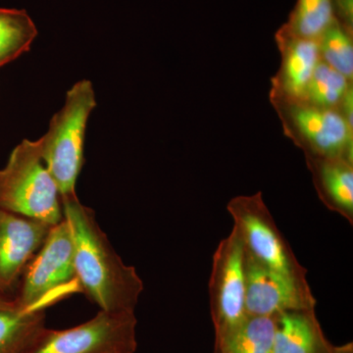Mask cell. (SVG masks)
<instances>
[{
	"label": "cell",
	"mask_w": 353,
	"mask_h": 353,
	"mask_svg": "<svg viewBox=\"0 0 353 353\" xmlns=\"http://www.w3.org/2000/svg\"><path fill=\"white\" fill-rule=\"evenodd\" d=\"M71 230L74 263L81 292L108 313H136L143 282L134 267L123 262L97 223L94 211L76 192L62 196Z\"/></svg>",
	"instance_id": "obj_1"
},
{
	"label": "cell",
	"mask_w": 353,
	"mask_h": 353,
	"mask_svg": "<svg viewBox=\"0 0 353 353\" xmlns=\"http://www.w3.org/2000/svg\"><path fill=\"white\" fill-rule=\"evenodd\" d=\"M97 108L94 85L88 80L72 85L64 105L51 119L48 132L39 139L46 168L57 183L61 197L76 192L82 171L85 131Z\"/></svg>",
	"instance_id": "obj_2"
},
{
	"label": "cell",
	"mask_w": 353,
	"mask_h": 353,
	"mask_svg": "<svg viewBox=\"0 0 353 353\" xmlns=\"http://www.w3.org/2000/svg\"><path fill=\"white\" fill-rule=\"evenodd\" d=\"M0 208L51 226L64 219L61 194L44 164L39 139L21 141L0 170Z\"/></svg>",
	"instance_id": "obj_3"
},
{
	"label": "cell",
	"mask_w": 353,
	"mask_h": 353,
	"mask_svg": "<svg viewBox=\"0 0 353 353\" xmlns=\"http://www.w3.org/2000/svg\"><path fill=\"white\" fill-rule=\"evenodd\" d=\"M77 292H81V288L74 263L73 239L64 218L51 227L23 273L11 301L23 310L46 311Z\"/></svg>",
	"instance_id": "obj_4"
},
{
	"label": "cell",
	"mask_w": 353,
	"mask_h": 353,
	"mask_svg": "<svg viewBox=\"0 0 353 353\" xmlns=\"http://www.w3.org/2000/svg\"><path fill=\"white\" fill-rule=\"evenodd\" d=\"M285 136L303 150L304 157L353 162V127L339 111L304 101L270 99Z\"/></svg>",
	"instance_id": "obj_5"
},
{
	"label": "cell",
	"mask_w": 353,
	"mask_h": 353,
	"mask_svg": "<svg viewBox=\"0 0 353 353\" xmlns=\"http://www.w3.org/2000/svg\"><path fill=\"white\" fill-rule=\"evenodd\" d=\"M227 210L248 254L283 275L307 280V271L279 229L261 192L233 197Z\"/></svg>",
	"instance_id": "obj_6"
},
{
	"label": "cell",
	"mask_w": 353,
	"mask_h": 353,
	"mask_svg": "<svg viewBox=\"0 0 353 353\" xmlns=\"http://www.w3.org/2000/svg\"><path fill=\"white\" fill-rule=\"evenodd\" d=\"M136 313L99 312L88 321L65 330L46 328L27 353H134Z\"/></svg>",
	"instance_id": "obj_7"
},
{
	"label": "cell",
	"mask_w": 353,
	"mask_h": 353,
	"mask_svg": "<svg viewBox=\"0 0 353 353\" xmlns=\"http://www.w3.org/2000/svg\"><path fill=\"white\" fill-rule=\"evenodd\" d=\"M215 340L245 319V248L236 230L223 239L213 254L208 284Z\"/></svg>",
	"instance_id": "obj_8"
},
{
	"label": "cell",
	"mask_w": 353,
	"mask_h": 353,
	"mask_svg": "<svg viewBox=\"0 0 353 353\" xmlns=\"http://www.w3.org/2000/svg\"><path fill=\"white\" fill-rule=\"evenodd\" d=\"M245 310L248 315L274 317L288 311L315 309L307 280L283 275L245 252Z\"/></svg>",
	"instance_id": "obj_9"
},
{
	"label": "cell",
	"mask_w": 353,
	"mask_h": 353,
	"mask_svg": "<svg viewBox=\"0 0 353 353\" xmlns=\"http://www.w3.org/2000/svg\"><path fill=\"white\" fill-rule=\"evenodd\" d=\"M54 226V225H53ZM51 225L0 208V294L17 289Z\"/></svg>",
	"instance_id": "obj_10"
},
{
	"label": "cell",
	"mask_w": 353,
	"mask_h": 353,
	"mask_svg": "<svg viewBox=\"0 0 353 353\" xmlns=\"http://www.w3.org/2000/svg\"><path fill=\"white\" fill-rule=\"evenodd\" d=\"M281 66L272 78L270 99L303 101L316 67L321 61L318 43L290 34L282 26L276 34Z\"/></svg>",
	"instance_id": "obj_11"
},
{
	"label": "cell",
	"mask_w": 353,
	"mask_h": 353,
	"mask_svg": "<svg viewBox=\"0 0 353 353\" xmlns=\"http://www.w3.org/2000/svg\"><path fill=\"white\" fill-rule=\"evenodd\" d=\"M306 166L322 203L353 224V162L305 157Z\"/></svg>",
	"instance_id": "obj_12"
},
{
	"label": "cell",
	"mask_w": 353,
	"mask_h": 353,
	"mask_svg": "<svg viewBox=\"0 0 353 353\" xmlns=\"http://www.w3.org/2000/svg\"><path fill=\"white\" fill-rule=\"evenodd\" d=\"M311 310L288 311L276 316L273 353H334Z\"/></svg>",
	"instance_id": "obj_13"
},
{
	"label": "cell",
	"mask_w": 353,
	"mask_h": 353,
	"mask_svg": "<svg viewBox=\"0 0 353 353\" xmlns=\"http://www.w3.org/2000/svg\"><path fill=\"white\" fill-rule=\"evenodd\" d=\"M46 329L44 311L23 310L11 301L0 307V353H27Z\"/></svg>",
	"instance_id": "obj_14"
},
{
	"label": "cell",
	"mask_w": 353,
	"mask_h": 353,
	"mask_svg": "<svg viewBox=\"0 0 353 353\" xmlns=\"http://www.w3.org/2000/svg\"><path fill=\"white\" fill-rule=\"evenodd\" d=\"M276 316L248 315L231 332L215 340V353H273Z\"/></svg>",
	"instance_id": "obj_15"
},
{
	"label": "cell",
	"mask_w": 353,
	"mask_h": 353,
	"mask_svg": "<svg viewBox=\"0 0 353 353\" xmlns=\"http://www.w3.org/2000/svg\"><path fill=\"white\" fill-rule=\"evenodd\" d=\"M38 29L27 11L0 8V68L28 52Z\"/></svg>",
	"instance_id": "obj_16"
},
{
	"label": "cell",
	"mask_w": 353,
	"mask_h": 353,
	"mask_svg": "<svg viewBox=\"0 0 353 353\" xmlns=\"http://www.w3.org/2000/svg\"><path fill=\"white\" fill-rule=\"evenodd\" d=\"M336 20L333 0H296L283 26L294 36L317 41Z\"/></svg>",
	"instance_id": "obj_17"
},
{
	"label": "cell",
	"mask_w": 353,
	"mask_h": 353,
	"mask_svg": "<svg viewBox=\"0 0 353 353\" xmlns=\"http://www.w3.org/2000/svg\"><path fill=\"white\" fill-rule=\"evenodd\" d=\"M352 88L345 76L320 61L309 83L303 101L309 105L339 111L343 97Z\"/></svg>",
	"instance_id": "obj_18"
},
{
	"label": "cell",
	"mask_w": 353,
	"mask_h": 353,
	"mask_svg": "<svg viewBox=\"0 0 353 353\" xmlns=\"http://www.w3.org/2000/svg\"><path fill=\"white\" fill-rule=\"evenodd\" d=\"M317 43L321 61L352 82V32L336 20Z\"/></svg>",
	"instance_id": "obj_19"
},
{
	"label": "cell",
	"mask_w": 353,
	"mask_h": 353,
	"mask_svg": "<svg viewBox=\"0 0 353 353\" xmlns=\"http://www.w3.org/2000/svg\"><path fill=\"white\" fill-rule=\"evenodd\" d=\"M333 6L336 19L352 32L353 0H333Z\"/></svg>",
	"instance_id": "obj_20"
},
{
	"label": "cell",
	"mask_w": 353,
	"mask_h": 353,
	"mask_svg": "<svg viewBox=\"0 0 353 353\" xmlns=\"http://www.w3.org/2000/svg\"><path fill=\"white\" fill-rule=\"evenodd\" d=\"M334 353H353L352 343H348L347 345H341V347H336Z\"/></svg>",
	"instance_id": "obj_21"
},
{
	"label": "cell",
	"mask_w": 353,
	"mask_h": 353,
	"mask_svg": "<svg viewBox=\"0 0 353 353\" xmlns=\"http://www.w3.org/2000/svg\"><path fill=\"white\" fill-rule=\"evenodd\" d=\"M10 301L11 299H7L6 296H2V294H0V307L7 305Z\"/></svg>",
	"instance_id": "obj_22"
}]
</instances>
